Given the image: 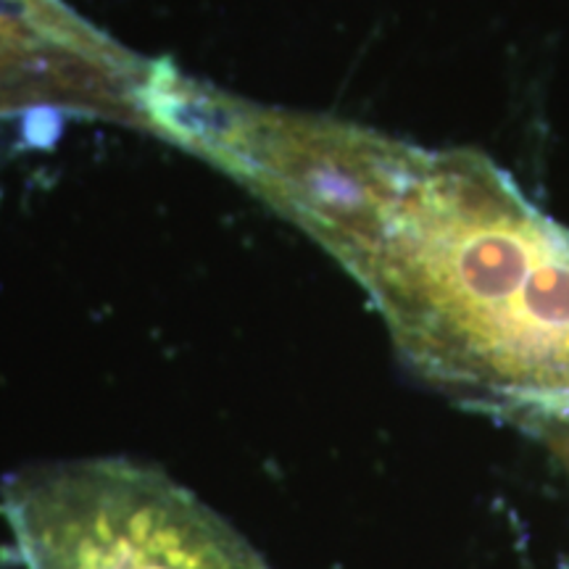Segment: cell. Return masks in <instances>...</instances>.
<instances>
[{
  "label": "cell",
  "instance_id": "cell-1",
  "mask_svg": "<svg viewBox=\"0 0 569 569\" xmlns=\"http://www.w3.org/2000/svg\"><path fill=\"white\" fill-rule=\"evenodd\" d=\"M325 251L427 382L517 417L569 407V232L486 156L388 138Z\"/></svg>",
  "mask_w": 569,
  "mask_h": 569
},
{
  "label": "cell",
  "instance_id": "cell-2",
  "mask_svg": "<svg viewBox=\"0 0 569 569\" xmlns=\"http://www.w3.org/2000/svg\"><path fill=\"white\" fill-rule=\"evenodd\" d=\"M0 511L27 569H272L201 498L132 459L19 469Z\"/></svg>",
  "mask_w": 569,
  "mask_h": 569
},
{
  "label": "cell",
  "instance_id": "cell-3",
  "mask_svg": "<svg viewBox=\"0 0 569 569\" xmlns=\"http://www.w3.org/2000/svg\"><path fill=\"white\" fill-rule=\"evenodd\" d=\"M151 61L124 51L96 27L53 30L0 9V117L56 111L138 127Z\"/></svg>",
  "mask_w": 569,
  "mask_h": 569
},
{
  "label": "cell",
  "instance_id": "cell-4",
  "mask_svg": "<svg viewBox=\"0 0 569 569\" xmlns=\"http://www.w3.org/2000/svg\"><path fill=\"white\" fill-rule=\"evenodd\" d=\"M0 9L24 13L40 24L53 27V30L74 32L90 27V21H84L74 9H69L63 0H0Z\"/></svg>",
  "mask_w": 569,
  "mask_h": 569
},
{
  "label": "cell",
  "instance_id": "cell-5",
  "mask_svg": "<svg viewBox=\"0 0 569 569\" xmlns=\"http://www.w3.org/2000/svg\"><path fill=\"white\" fill-rule=\"evenodd\" d=\"M532 422L538 425L540 436H546V440L553 446V451L559 453L561 465L567 467L569 475V409L551 411V415H538L532 417Z\"/></svg>",
  "mask_w": 569,
  "mask_h": 569
}]
</instances>
